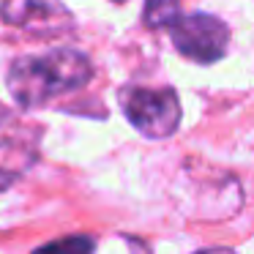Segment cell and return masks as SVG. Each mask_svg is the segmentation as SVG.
Wrapping results in <instances>:
<instances>
[{
  "label": "cell",
  "instance_id": "7",
  "mask_svg": "<svg viewBox=\"0 0 254 254\" xmlns=\"http://www.w3.org/2000/svg\"><path fill=\"white\" fill-rule=\"evenodd\" d=\"M199 254H235V252H227V249H210V252H199Z\"/></svg>",
  "mask_w": 254,
  "mask_h": 254
},
{
  "label": "cell",
  "instance_id": "8",
  "mask_svg": "<svg viewBox=\"0 0 254 254\" xmlns=\"http://www.w3.org/2000/svg\"><path fill=\"white\" fill-rule=\"evenodd\" d=\"M115 3H123V0H115Z\"/></svg>",
  "mask_w": 254,
  "mask_h": 254
},
{
  "label": "cell",
  "instance_id": "3",
  "mask_svg": "<svg viewBox=\"0 0 254 254\" xmlns=\"http://www.w3.org/2000/svg\"><path fill=\"white\" fill-rule=\"evenodd\" d=\"M172 28V44L183 58L194 63H216L227 55L230 30L221 19L210 14H189L178 17Z\"/></svg>",
  "mask_w": 254,
  "mask_h": 254
},
{
  "label": "cell",
  "instance_id": "2",
  "mask_svg": "<svg viewBox=\"0 0 254 254\" xmlns=\"http://www.w3.org/2000/svg\"><path fill=\"white\" fill-rule=\"evenodd\" d=\"M121 107L128 123L150 139L170 137L181 123V101L172 88H126Z\"/></svg>",
  "mask_w": 254,
  "mask_h": 254
},
{
  "label": "cell",
  "instance_id": "1",
  "mask_svg": "<svg viewBox=\"0 0 254 254\" xmlns=\"http://www.w3.org/2000/svg\"><path fill=\"white\" fill-rule=\"evenodd\" d=\"M93 74L90 61L77 50L58 47L44 55H25L8 71V90L19 107L33 110L58 96L85 88Z\"/></svg>",
  "mask_w": 254,
  "mask_h": 254
},
{
  "label": "cell",
  "instance_id": "6",
  "mask_svg": "<svg viewBox=\"0 0 254 254\" xmlns=\"http://www.w3.org/2000/svg\"><path fill=\"white\" fill-rule=\"evenodd\" d=\"M93 252H96V241L90 235H68L47 243V246H39L33 254H93Z\"/></svg>",
  "mask_w": 254,
  "mask_h": 254
},
{
  "label": "cell",
  "instance_id": "5",
  "mask_svg": "<svg viewBox=\"0 0 254 254\" xmlns=\"http://www.w3.org/2000/svg\"><path fill=\"white\" fill-rule=\"evenodd\" d=\"M30 161V153L25 145L17 142H0V191L19 178L25 164Z\"/></svg>",
  "mask_w": 254,
  "mask_h": 254
},
{
  "label": "cell",
  "instance_id": "4",
  "mask_svg": "<svg viewBox=\"0 0 254 254\" xmlns=\"http://www.w3.org/2000/svg\"><path fill=\"white\" fill-rule=\"evenodd\" d=\"M0 17L14 28L30 30V33H61L71 25L68 11L61 6V0H3Z\"/></svg>",
  "mask_w": 254,
  "mask_h": 254
}]
</instances>
